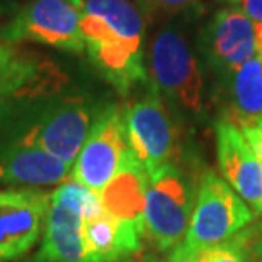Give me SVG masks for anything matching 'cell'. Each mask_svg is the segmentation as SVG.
I'll list each match as a JSON object with an SVG mask.
<instances>
[{"label": "cell", "instance_id": "cell-1", "mask_svg": "<svg viewBox=\"0 0 262 262\" xmlns=\"http://www.w3.org/2000/svg\"><path fill=\"white\" fill-rule=\"evenodd\" d=\"M99 211H102L99 192L75 179L61 182L50 198L39 260L91 262L83 240V222Z\"/></svg>", "mask_w": 262, "mask_h": 262}, {"label": "cell", "instance_id": "cell-2", "mask_svg": "<svg viewBox=\"0 0 262 262\" xmlns=\"http://www.w3.org/2000/svg\"><path fill=\"white\" fill-rule=\"evenodd\" d=\"M254 211L216 172H204L199 182L187 233L181 245L203 252L227 242L252 222Z\"/></svg>", "mask_w": 262, "mask_h": 262}, {"label": "cell", "instance_id": "cell-3", "mask_svg": "<svg viewBox=\"0 0 262 262\" xmlns=\"http://www.w3.org/2000/svg\"><path fill=\"white\" fill-rule=\"evenodd\" d=\"M192 208V189L179 167L164 165L148 174L145 235L160 252H170L184 240Z\"/></svg>", "mask_w": 262, "mask_h": 262}, {"label": "cell", "instance_id": "cell-4", "mask_svg": "<svg viewBox=\"0 0 262 262\" xmlns=\"http://www.w3.org/2000/svg\"><path fill=\"white\" fill-rule=\"evenodd\" d=\"M154 87L179 109L199 114L204 107V82L199 65L179 31L162 29L150 50Z\"/></svg>", "mask_w": 262, "mask_h": 262}, {"label": "cell", "instance_id": "cell-5", "mask_svg": "<svg viewBox=\"0 0 262 262\" xmlns=\"http://www.w3.org/2000/svg\"><path fill=\"white\" fill-rule=\"evenodd\" d=\"M124 124L131 154L148 174L176 165L181 155L179 129L155 87L126 109Z\"/></svg>", "mask_w": 262, "mask_h": 262}, {"label": "cell", "instance_id": "cell-6", "mask_svg": "<svg viewBox=\"0 0 262 262\" xmlns=\"http://www.w3.org/2000/svg\"><path fill=\"white\" fill-rule=\"evenodd\" d=\"M129 151L124 114L116 106L107 107L92 123L72 169V179L101 192L121 169Z\"/></svg>", "mask_w": 262, "mask_h": 262}, {"label": "cell", "instance_id": "cell-7", "mask_svg": "<svg viewBox=\"0 0 262 262\" xmlns=\"http://www.w3.org/2000/svg\"><path fill=\"white\" fill-rule=\"evenodd\" d=\"M7 41H36L67 51L85 50L80 10L72 0H33L4 29Z\"/></svg>", "mask_w": 262, "mask_h": 262}, {"label": "cell", "instance_id": "cell-8", "mask_svg": "<svg viewBox=\"0 0 262 262\" xmlns=\"http://www.w3.org/2000/svg\"><path fill=\"white\" fill-rule=\"evenodd\" d=\"M51 194L33 187L0 191V262L28 254L45 230Z\"/></svg>", "mask_w": 262, "mask_h": 262}, {"label": "cell", "instance_id": "cell-9", "mask_svg": "<svg viewBox=\"0 0 262 262\" xmlns=\"http://www.w3.org/2000/svg\"><path fill=\"white\" fill-rule=\"evenodd\" d=\"M216 154L223 179L255 213H262V164L240 128L227 119L216 123Z\"/></svg>", "mask_w": 262, "mask_h": 262}, {"label": "cell", "instance_id": "cell-10", "mask_svg": "<svg viewBox=\"0 0 262 262\" xmlns=\"http://www.w3.org/2000/svg\"><path fill=\"white\" fill-rule=\"evenodd\" d=\"M91 126L89 109L80 102H68L46 114L26 133L20 143L41 148L73 165Z\"/></svg>", "mask_w": 262, "mask_h": 262}, {"label": "cell", "instance_id": "cell-11", "mask_svg": "<svg viewBox=\"0 0 262 262\" xmlns=\"http://www.w3.org/2000/svg\"><path fill=\"white\" fill-rule=\"evenodd\" d=\"M203 43L209 63L228 73L257 55L255 23L237 7L223 9L206 28Z\"/></svg>", "mask_w": 262, "mask_h": 262}, {"label": "cell", "instance_id": "cell-12", "mask_svg": "<svg viewBox=\"0 0 262 262\" xmlns=\"http://www.w3.org/2000/svg\"><path fill=\"white\" fill-rule=\"evenodd\" d=\"M148 172L128 151L121 169L99 192L104 211L114 220L135 227L145 233V199Z\"/></svg>", "mask_w": 262, "mask_h": 262}, {"label": "cell", "instance_id": "cell-13", "mask_svg": "<svg viewBox=\"0 0 262 262\" xmlns=\"http://www.w3.org/2000/svg\"><path fill=\"white\" fill-rule=\"evenodd\" d=\"M72 165L50 155L48 151L20 143L0 159V184L55 186L61 184Z\"/></svg>", "mask_w": 262, "mask_h": 262}, {"label": "cell", "instance_id": "cell-14", "mask_svg": "<svg viewBox=\"0 0 262 262\" xmlns=\"http://www.w3.org/2000/svg\"><path fill=\"white\" fill-rule=\"evenodd\" d=\"M143 232L99 211L83 222V240L91 262H118L141 249Z\"/></svg>", "mask_w": 262, "mask_h": 262}, {"label": "cell", "instance_id": "cell-15", "mask_svg": "<svg viewBox=\"0 0 262 262\" xmlns=\"http://www.w3.org/2000/svg\"><path fill=\"white\" fill-rule=\"evenodd\" d=\"M227 121L240 129L262 118V56L227 73Z\"/></svg>", "mask_w": 262, "mask_h": 262}, {"label": "cell", "instance_id": "cell-16", "mask_svg": "<svg viewBox=\"0 0 262 262\" xmlns=\"http://www.w3.org/2000/svg\"><path fill=\"white\" fill-rule=\"evenodd\" d=\"M55 70L43 61L19 53L12 46L0 43V97L28 96L45 85H53Z\"/></svg>", "mask_w": 262, "mask_h": 262}, {"label": "cell", "instance_id": "cell-17", "mask_svg": "<svg viewBox=\"0 0 262 262\" xmlns=\"http://www.w3.org/2000/svg\"><path fill=\"white\" fill-rule=\"evenodd\" d=\"M245 245V237L237 233L227 242L203 250V262H249Z\"/></svg>", "mask_w": 262, "mask_h": 262}, {"label": "cell", "instance_id": "cell-18", "mask_svg": "<svg viewBox=\"0 0 262 262\" xmlns=\"http://www.w3.org/2000/svg\"><path fill=\"white\" fill-rule=\"evenodd\" d=\"M146 262H203V252H194V250H187L179 244L169 252V257L165 260L160 259H148Z\"/></svg>", "mask_w": 262, "mask_h": 262}, {"label": "cell", "instance_id": "cell-19", "mask_svg": "<svg viewBox=\"0 0 262 262\" xmlns=\"http://www.w3.org/2000/svg\"><path fill=\"white\" fill-rule=\"evenodd\" d=\"M240 131H242L244 136L247 138V141L254 148L255 154H257L260 164H262V118L259 119V121L252 123L250 126L242 128Z\"/></svg>", "mask_w": 262, "mask_h": 262}, {"label": "cell", "instance_id": "cell-20", "mask_svg": "<svg viewBox=\"0 0 262 262\" xmlns=\"http://www.w3.org/2000/svg\"><path fill=\"white\" fill-rule=\"evenodd\" d=\"M232 2L254 23H262V0H232Z\"/></svg>", "mask_w": 262, "mask_h": 262}, {"label": "cell", "instance_id": "cell-21", "mask_svg": "<svg viewBox=\"0 0 262 262\" xmlns=\"http://www.w3.org/2000/svg\"><path fill=\"white\" fill-rule=\"evenodd\" d=\"M194 0H143V4L150 5L155 10H165V12H176L186 5L192 4Z\"/></svg>", "mask_w": 262, "mask_h": 262}, {"label": "cell", "instance_id": "cell-22", "mask_svg": "<svg viewBox=\"0 0 262 262\" xmlns=\"http://www.w3.org/2000/svg\"><path fill=\"white\" fill-rule=\"evenodd\" d=\"M245 252H247L249 262H262V238L245 245Z\"/></svg>", "mask_w": 262, "mask_h": 262}, {"label": "cell", "instance_id": "cell-23", "mask_svg": "<svg viewBox=\"0 0 262 262\" xmlns=\"http://www.w3.org/2000/svg\"><path fill=\"white\" fill-rule=\"evenodd\" d=\"M255 50L262 56V23H255Z\"/></svg>", "mask_w": 262, "mask_h": 262}, {"label": "cell", "instance_id": "cell-24", "mask_svg": "<svg viewBox=\"0 0 262 262\" xmlns=\"http://www.w3.org/2000/svg\"><path fill=\"white\" fill-rule=\"evenodd\" d=\"M72 2H73V0H72Z\"/></svg>", "mask_w": 262, "mask_h": 262}]
</instances>
